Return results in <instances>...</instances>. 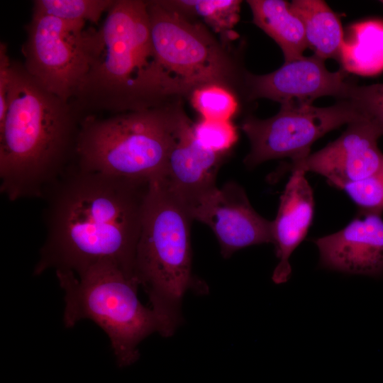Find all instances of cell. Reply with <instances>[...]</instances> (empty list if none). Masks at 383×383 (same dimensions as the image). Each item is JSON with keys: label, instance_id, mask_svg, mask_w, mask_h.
Here are the masks:
<instances>
[{"label": "cell", "instance_id": "2", "mask_svg": "<svg viewBox=\"0 0 383 383\" xmlns=\"http://www.w3.org/2000/svg\"><path fill=\"white\" fill-rule=\"evenodd\" d=\"M84 40L88 70L70 101L82 118L156 108L187 94L155 53L146 1L115 0Z\"/></svg>", "mask_w": 383, "mask_h": 383}, {"label": "cell", "instance_id": "7", "mask_svg": "<svg viewBox=\"0 0 383 383\" xmlns=\"http://www.w3.org/2000/svg\"><path fill=\"white\" fill-rule=\"evenodd\" d=\"M146 3L155 53L186 93L209 84L228 87L233 74L232 62L206 28L191 21L165 1Z\"/></svg>", "mask_w": 383, "mask_h": 383}, {"label": "cell", "instance_id": "8", "mask_svg": "<svg viewBox=\"0 0 383 383\" xmlns=\"http://www.w3.org/2000/svg\"><path fill=\"white\" fill-rule=\"evenodd\" d=\"M360 118L348 100L326 107L281 106L276 115L267 119L248 116L241 125L250 143L244 163L252 168L273 159L302 160L311 154L318 138Z\"/></svg>", "mask_w": 383, "mask_h": 383}, {"label": "cell", "instance_id": "12", "mask_svg": "<svg viewBox=\"0 0 383 383\" xmlns=\"http://www.w3.org/2000/svg\"><path fill=\"white\" fill-rule=\"evenodd\" d=\"M380 136L370 123L363 118L356 120L335 140L302 160L291 162L286 170L315 172L342 189L383 166V153L377 146Z\"/></svg>", "mask_w": 383, "mask_h": 383}, {"label": "cell", "instance_id": "15", "mask_svg": "<svg viewBox=\"0 0 383 383\" xmlns=\"http://www.w3.org/2000/svg\"><path fill=\"white\" fill-rule=\"evenodd\" d=\"M305 174L302 170L292 172L281 195L277 216L272 221L273 244L279 259L272 279L277 284L289 279L292 273L289 257L312 223L313 195Z\"/></svg>", "mask_w": 383, "mask_h": 383}, {"label": "cell", "instance_id": "10", "mask_svg": "<svg viewBox=\"0 0 383 383\" xmlns=\"http://www.w3.org/2000/svg\"><path fill=\"white\" fill-rule=\"evenodd\" d=\"M245 82L248 99H268L292 106L313 105L324 96L346 100L355 84L343 69L328 70L325 60L315 55L284 62L267 74L247 73Z\"/></svg>", "mask_w": 383, "mask_h": 383}, {"label": "cell", "instance_id": "21", "mask_svg": "<svg viewBox=\"0 0 383 383\" xmlns=\"http://www.w3.org/2000/svg\"><path fill=\"white\" fill-rule=\"evenodd\" d=\"M194 108L203 119L231 121L238 110V101L228 87L209 84L194 89L191 94Z\"/></svg>", "mask_w": 383, "mask_h": 383}, {"label": "cell", "instance_id": "3", "mask_svg": "<svg viewBox=\"0 0 383 383\" xmlns=\"http://www.w3.org/2000/svg\"><path fill=\"white\" fill-rule=\"evenodd\" d=\"M83 118L70 102L38 84L12 60L0 123V189L9 200L43 198L76 162Z\"/></svg>", "mask_w": 383, "mask_h": 383}, {"label": "cell", "instance_id": "6", "mask_svg": "<svg viewBox=\"0 0 383 383\" xmlns=\"http://www.w3.org/2000/svg\"><path fill=\"white\" fill-rule=\"evenodd\" d=\"M55 273L65 292V326L85 318L94 321L109 336L120 367L134 363L140 356L139 343L160 332L156 315L138 298V280L114 264L99 263L79 275Z\"/></svg>", "mask_w": 383, "mask_h": 383}, {"label": "cell", "instance_id": "20", "mask_svg": "<svg viewBox=\"0 0 383 383\" xmlns=\"http://www.w3.org/2000/svg\"><path fill=\"white\" fill-rule=\"evenodd\" d=\"M115 0H35L33 11L70 21L98 23Z\"/></svg>", "mask_w": 383, "mask_h": 383}, {"label": "cell", "instance_id": "19", "mask_svg": "<svg viewBox=\"0 0 383 383\" xmlns=\"http://www.w3.org/2000/svg\"><path fill=\"white\" fill-rule=\"evenodd\" d=\"M173 9L183 15L194 14L201 17L215 31L230 33L239 18L240 1L196 0L165 1Z\"/></svg>", "mask_w": 383, "mask_h": 383}, {"label": "cell", "instance_id": "9", "mask_svg": "<svg viewBox=\"0 0 383 383\" xmlns=\"http://www.w3.org/2000/svg\"><path fill=\"white\" fill-rule=\"evenodd\" d=\"M85 22L70 21L33 11L26 25L23 63L43 87L70 102L88 70Z\"/></svg>", "mask_w": 383, "mask_h": 383}, {"label": "cell", "instance_id": "18", "mask_svg": "<svg viewBox=\"0 0 383 383\" xmlns=\"http://www.w3.org/2000/svg\"><path fill=\"white\" fill-rule=\"evenodd\" d=\"M342 43L339 62L346 72L373 76L383 72V21L353 24Z\"/></svg>", "mask_w": 383, "mask_h": 383}, {"label": "cell", "instance_id": "25", "mask_svg": "<svg viewBox=\"0 0 383 383\" xmlns=\"http://www.w3.org/2000/svg\"><path fill=\"white\" fill-rule=\"evenodd\" d=\"M7 47L4 43H0V123L3 122L7 109V95L10 84L11 67Z\"/></svg>", "mask_w": 383, "mask_h": 383}, {"label": "cell", "instance_id": "13", "mask_svg": "<svg viewBox=\"0 0 383 383\" xmlns=\"http://www.w3.org/2000/svg\"><path fill=\"white\" fill-rule=\"evenodd\" d=\"M361 213L339 231L315 240L320 265L343 273L380 277L383 275L382 214Z\"/></svg>", "mask_w": 383, "mask_h": 383}, {"label": "cell", "instance_id": "5", "mask_svg": "<svg viewBox=\"0 0 383 383\" xmlns=\"http://www.w3.org/2000/svg\"><path fill=\"white\" fill-rule=\"evenodd\" d=\"M179 101L150 109L83 118L75 164L107 175L160 177L186 115Z\"/></svg>", "mask_w": 383, "mask_h": 383}, {"label": "cell", "instance_id": "1", "mask_svg": "<svg viewBox=\"0 0 383 383\" xmlns=\"http://www.w3.org/2000/svg\"><path fill=\"white\" fill-rule=\"evenodd\" d=\"M150 182L72 166L43 197L46 234L34 274L55 269L79 275L96 264L111 262L135 278Z\"/></svg>", "mask_w": 383, "mask_h": 383}, {"label": "cell", "instance_id": "16", "mask_svg": "<svg viewBox=\"0 0 383 383\" xmlns=\"http://www.w3.org/2000/svg\"><path fill=\"white\" fill-rule=\"evenodd\" d=\"M247 3L253 23L278 44L284 62L304 56L308 48L304 27L291 10L289 3L282 0H249Z\"/></svg>", "mask_w": 383, "mask_h": 383}, {"label": "cell", "instance_id": "14", "mask_svg": "<svg viewBox=\"0 0 383 383\" xmlns=\"http://www.w3.org/2000/svg\"><path fill=\"white\" fill-rule=\"evenodd\" d=\"M185 115L178 127L161 178L189 210L217 187L216 178L226 155L203 147Z\"/></svg>", "mask_w": 383, "mask_h": 383}, {"label": "cell", "instance_id": "17", "mask_svg": "<svg viewBox=\"0 0 383 383\" xmlns=\"http://www.w3.org/2000/svg\"><path fill=\"white\" fill-rule=\"evenodd\" d=\"M291 10L301 21L308 48L323 59L339 60L344 40L343 30L337 15L321 0H294Z\"/></svg>", "mask_w": 383, "mask_h": 383}, {"label": "cell", "instance_id": "23", "mask_svg": "<svg viewBox=\"0 0 383 383\" xmlns=\"http://www.w3.org/2000/svg\"><path fill=\"white\" fill-rule=\"evenodd\" d=\"M361 118L374 126L383 135V84L352 87L348 97Z\"/></svg>", "mask_w": 383, "mask_h": 383}, {"label": "cell", "instance_id": "22", "mask_svg": "<svg viewBox=\"0 0 383 383\" xmlns=\"http://www.w3.org/2000/svg\"><path fill=\"white\" fill-rule=\"evenodd\" d=\"M193 131L203 147L223 155L233 147L238 138L237 128L231 121L201 118L193 124Z\"/></svg>", "mask_w": 383, "mask_h": 383}, {"label": "cell", "instance_id": "4", "mask_svg": "<svg viewBox=\"0 0 383 383\" xmlns=\"http://www.w3.org/2000/svg\"><path fill=\"white\" fill-rule=\"evenodd\" d=\"M184 203L161 177L150 182L136 248L134 274L160 323L159 333L172 335L183 321L187 291L208 293L192 274L191 223Z\"/></svg>", "mask_w": 383, "mask_h": 383}, {"label": "cell", "instance_id": "24", "mask_svg": "<svg viewBox=\"0 0 383 383\" xmlns=\"http://www.w3.org/2000/svg\"><path fill=\"white\" fill-rule=\"evenodd\" d=\"M343 190L361 213L383 212V166L369 177L345 185Z\"/></svg>", "mask_w": 383, "mask_h": 383}, {"label": "cell", "instance_id": "11", "mask_svg": "<svg viewBox=\"0 0 383 383\" xmlns=\"http://www.w3.org/2000/svg\"><path fill=\"white\" fill-rule=\"evenodd\" d=\"M189 214L192 220L212 230L225 258L250 245L273 243L272 221L255 211L235 182L214 189L189 210Z\"/></svg>", "mask_w": 383, "mask_h": 383}]
</instances>
